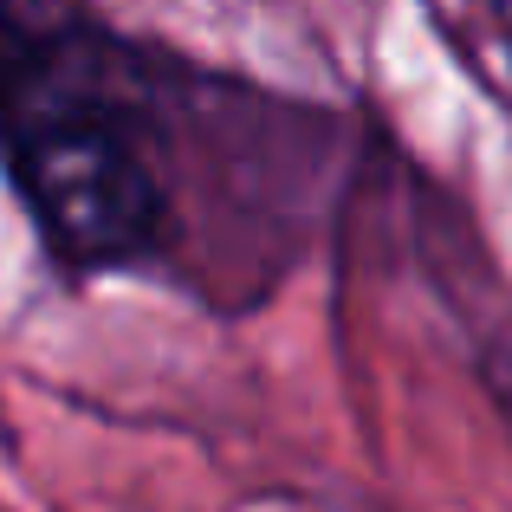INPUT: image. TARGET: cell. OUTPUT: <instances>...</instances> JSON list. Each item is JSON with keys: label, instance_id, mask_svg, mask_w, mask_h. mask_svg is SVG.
<instances>
[{"label": "cell", "instance_id": "obj_1", "mask_svg": "<svg viewBox=\"0 0 512 512\" xmlns=\"http://www.w3.org/2000/svg\"><path fill=\"white\" fill-rule=\"evenodd\" d=\"M0 163L72 273L143 266L182 201V104L91 0H0Z\"/></svg>", "mask_w": 512, "mask_h": 512}]
</instances>
